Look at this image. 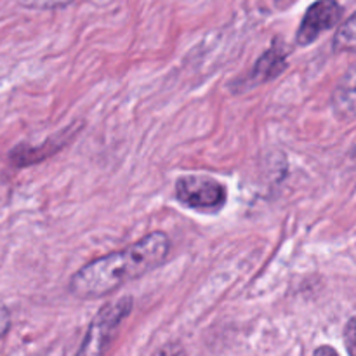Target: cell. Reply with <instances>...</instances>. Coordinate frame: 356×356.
I'll return each mask as SVG.
<instances>
[{
    "instance_id": "cell-1",
    "label": "cell",
    "mask_w": 356,
    "mask_h": 356,
    "mask_svg": "<svg viewBox=\"0 0 356 356\" xmlns=\"http://www.w3.org/2000/svg\"><path fill=\"white\" fill-rule=\"evenodd\" d=\"M169 252L170 240L165 233H148L127 249L97 257L80 268L70 280V292L79 299L104 298L162 266Z\"/></svg>"
},
{
    "instance_id": "cell-2",
    "label": "cell",
    "mask_w": 356,
    "mask_h": 356,
    "mask_svg": "<svg viewBox=\"0 0 356 356\" xmlns=\"http://www.w3.org/2000/svg\"><path fill=\"white\" fill-rule=\"evenodd\" d=\"M131 296L117 299V301L106 302L103 308L97 312L94 320L90 322L89 330H87L86 339L82 341V346L76 351L79 355H101L108 350V346L113 341L118 327L132 312Z\"/></svg>"
},
{
    "instance_id": "cell-3",
    "label": "cell",
    "mask_w": 356,
    "mask_h": 356,
    "mask_svg": "<svg viewBox=\"0 0 356 356\" xmlns=\"http://www.w3.org/2000/svg\"><path fill=\"white\" fill-rule=\"evenodd\" d=\"M176 198L186 207L216 212L226 204L228 191L221 181L202 174H188L176 181Z\"/></svg>"
},
{
    "instance_id": "cell-4",
    "label": "cell",
    "mask_w": 356,
    "mask_h": 356,
    "mask_svg": "<svg viewBox=\"0 0 356 356\" xmlns=\"http://www.w3.org/2000/svg\"><path fill=\"white\" fill-rule=\"evenodd\" d=\"M343 17V7L337 0H316L306 10L299 24L296 42L298 45H312L322 33L336 26Z\"/></svg>"
},
{
    "instance_id": "cell-5",
    "label": "cell",
    "mask_w": 356,
    "mask_h": 356,
    "mask_svg": "<svg viewBox=\"0 0 356 356\" xmlns=\"http://www.w3.org/2000/svg\"><path fill=\"white\" fill-rule=\"evenodd\" d=\"M287 49L282 45L280 40H275L273 45L261 56L254 65L252 73H250V83H264L277 79L287 70Z\"/></svg>"
},
{
    "instance_id": "cell-6",
    "label": "cell",
    "mask_w": 356,
    "mask_h": 356,
    "mask_svg": "<svg viewBox=\"0 0 356 356\" xmlns=\"http://www.w3.org/2000/svg\"><path fill=\"white\" fill-rule=\"evenodd\" d=\"M330 104L339 120L350 122L356 118V65L351 66L339 80L330 97Z\"/></svg>"
},
{
    "instance_id": "cell-7",
    "label": "cell",
    "mask_w": 356,
    "mask_h": 356,
    "mask_svg": "<svg viewBox=\"0 0 356 356\" xmlns=\"http://www.w3.org/2000/svg\"><path fill=\"white\" fill-rule=\"evenodd\" d=\"M65 143L56 141V139H51V141H45L44 145L40 146H26L19 145L9 153V160L13 165L16 167H26L31 165V163H38L42 160L49 159L51 155H54L56 152L63 148Z\"/></svg>"
},
{
    "instance_id": "cell-8",
    "label": "cell",
    "mask_w": 356,
    "mask_h": 356,
    "mask_svg": "<svg viewBox=\"0 0 356 356\" xmlns=\"http://www.w3.org/2000/svg\"><path fill=\"white\" fill-rule=\"evenodd\" d=\"M334 49L337 52H356V13L339 26L334 37Z\"/></svg>"
},
{
    "instance_id": "cell-9",
    "label": "cell",
    "mask_w": 356,
    "mask_h": 356,
    "mask_svg": "<svg viewBox=\"0 0 356 356\" xmlns=\"http://www.w3.org/2000/svg\"><path fill=\"white\" fill-rule=\"evenodd\" d=\"M344 344H346L348 353L356 356V316L344 327Z\"/></svg>"
},
{
    "instance_id": "cell-10",
    "label": "cell",
    "mask_w": 356,
    "mask_h": 356,
    "mask_svg": "<svg viewBox=\"0 0 356 356\" xmlns=\"http://www.w3.org/2000/svg\"><path fill=\"white\" fill-rule=\"evenodd\" d=\"M10 329V312L3 302H0V339L6 337Z\"/></svg>"
},
{
    "instance_id": "cell-11",
    "label": "cell",
    "mask_w": 356,
    "mask_h": 356,
    "mask_svg": "<svg viewBox=\"0 0 356 356\" xmlns=\"http://www.w3.org/2000/svg\"><path fill=\"white\" fill-rule=\"evenodd\" d=\"M315 353L316 355H320V353H332V355H336V350H332V348H320V350H316Z\"/></svg>"
}]
</instances>
